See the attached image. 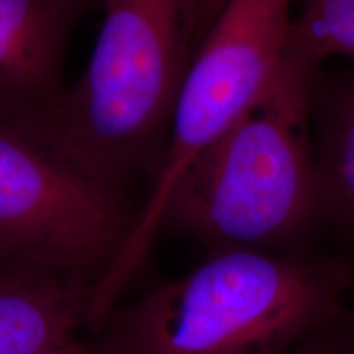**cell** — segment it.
I'll list each match as a JSON object with an SVG mask.
<instances>
[{
  "label": "cell",
  "instance_id": "1",
  "mask_svg": "<svg viewBox=\"0 0 354 354\" xmlns=\"http://www.w3.org/2000/svg\"><path fill=\"white\" fill-rule=\"evenodd\" d=\"M342 259L218 250L184 276L115 305L94 333L104 354H286L342 317Z\"/></svg>",
  "mask_w": 354,
  "mask_h": 354
},
{
  "label": "cell",
  "instance_id": "2",
  "mask_svg": "<svg viewBox=\"0 0 354 354\" xmlns=\"http://www.w3.org/2000/svg\"><path fill=\"white\" fill-rule=\"evenodd\" d=\"M315 69L287 56L227 131L172 189L161 233L218 250L290 253L323 223L310 136Z\"/></svg>",
  "mask_w": 354,
  "mask_h": 354
},
{
  "label": "cell",
  "instance_id": "3",
  "mask_svg": "<svg viewBox=\"0 0 354 354\" xmlns=\"http://www.w3.org/2000/svg\"><path fill=\"white\" fill-rule=\"evenodd\" d=\"M198 0H102L104 24L79 81L37 138L105 187L151 177L196 56Z\"/></svg>",
  "mask_w": 354,
  "mask_h": 354
},
{
  "label": "cell",
  "instance_id": "4",
  "mask_svg": "<svg viewBox=\"0 0 354 354\" xmlns=\"http://www.w3.org/2000/svg\"><path fill=\"white\" fill-rule=\"evenodd\" d=\"M292 0H230L198 44L177 95L169 135L127 246L97 284L92 318L100 323L143 266L172 189L227 131L289 56Z\"/></svg>",
  "mask_w": 354,
  "mask_h": 354
},
{
  "label": "cell",
  "instance_id": "5",
  "mask_svg": "<svg viewBox=\"0 0 354 354\" xmlns=\"http://www.w3.org/2000/svg\"><path fill=\"white\" fill-rule=\"evenodd\" d=\"M138 212L131 194L99 184L55 146L0 118V259L99 284Z\"/></svg>",
  "mask_w": 354,
  "mask_h": 354
},
{
  "label": "cell",
  "instance_id": "6",
  "mask_svg": "<svg viewBox=\"0 0 354 354\" xmlns=\"http://www.w3.org/2000/svg\"><path fill=\"white\" fill-rule=\"evenodd\" d=\"M102 0H0V118L38 136L63 102L74 30Z\"/></svg>",
  "mask_w": 354,
  "mask_h": 354
},
{
  "label": "cell",
  "instance_id": "7",
  "mask_svg": "<svg viewBox=\"0 0 354 354\" xmlns=\"http://www.w3.org/2000/svg\"><path fill=\"white\" fill-rule=\"evenodd\" d=\"M97 282L0 259V354H37L81 339Z\"/></svg>",
  "mask_w": 354,
  "mask_h": 354
},
{
  "label": "cell",
  "instance_id": "8",
  "mask_svg": "<svg viewBox=\"0 0 354 354\" xmlns=\"http://www.w3.org/2000/svg\"><path fill=\"white\" fill-rule=\"evenodd\" d=\"M313 149L323 223L354 241V77L335 92Z\"/></svg>",
  "mask_w": 354,
  "mask_h": 354
},
{
  "label": "cell",
  "instance_id": "9",
  "mask_svg": "<svg viewBox=\"0 0 354 354\" xmlns=\"http://www.w3.org/2000/svg\"><path fill=\"white\" fill-rule=\"evenodd\" d=\"M289 53L310 68L335 56L354 61V0H305L292 20Z\"/></svg>",
  "mask_w": 354,
  "mask_h": 354
},
{
  "label": "cell",
  "instance_id": "10",
  "mask_svg": "<svg viewBox=\"0 0 354 354\" xmlns=\"http://www.w3.org/2000/svg\"><path fill=\"white\" fill-rule=\"evenodd\" d=\"M286 354H353L344 346L338 335L335 333L333 325L326 326L317 333L290 348Z\"/></svg>",
  "mask_w": 354,
  "mask_h": 354
},
{
  "label": "cell",
  "instance_id": "11",
  "mask_svg": "<svg viewBox=\"0 0 354 354\" xmlns=\"http://www.w3.org/2000/svg\"><path fill=\"white\" fill-rule=\"evenodd\" d=\"M230 0H198L197 6V24H196V46L202 43L205 35L209 33L212 25L218 19Z\"/></svg>",
  "mask_w": 354,
  "mask_h": 354
},
{
  "label": "cell",
  "instance_id": "12",
  "mask_svg": "<svg viewBox=\"0 0 354 354\" xmlns=\"http://www.w3.org/2000/svg\"><path fill=\"white\" fill-rule=\"evenodd\" d=\"M333 330L344 346L354 354V307L344 308L342 317L333 323Z\"/></svg>",
  "mask_w": 354,
  "mask_h": 354
},
{
  "label": "cell",
  "instance_id": "13",
  "mask_svg": "<svg viewBox=\"0 0 354 354\" xmlns=\"http://www.w3.org/2000/svg\"><path fill=\"white\" fill-rule=\"evenodd\" d=\"M37 354H104L92 339H76V342L63 344V346L46 349Z\"/></svg>",
  "mask_w": 354,
  "mask_h": 354
}]
</instances>
